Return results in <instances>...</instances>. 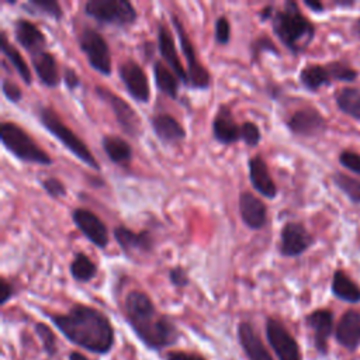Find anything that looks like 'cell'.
<instances>
[{
  "mask_svg": "<svg viewBox=\"0 0 360 360\" xmlns=\"http://www.w3.org/2000/svg\"><path fill=\"white\" fill-rule=\"evenodd\" d=\"M152 73H153V79L158 90L165 96H167L169 98L179 100L180 80L163 60H159V59L153 60Z\"/></svg>",
  "mask_w": 360,
  "mask_h": 360,
  "instance_id": "4316f807",
  "label": "cell"
},
{
  "mask_svg": "<svg viewBox=\"0 0 360 360\" xmlns=\"http://www.w3.org/2000/svg\"><path fill=\"white\" fill-rule=\"evenodd\" d=\"M150 128L155 136L165 145L179 143L187 136V131L181 122L169 112H156L152 115Z\"/></svg>",
  "mask_w": 360,
  "mask_h": 360,
  "instance_id": "44dd1931",
  "label": "cell"
},
{
  "mask_svg": "<svg viewBox=\"0 0 360 360\" xmlns=\"http://www.w3.org/2000/svg\"><path fill=\"white\" fill-rule=\"evenodd\" d=\"M352 31H353V35L360 39V18L354 21V24H353V27H352Z\"/></svg>",
  "mask_w": 360,
  "mask_h": 360,
  "instance_id": "816d5d0a",
  "label": "cell"
},
{
  "mask_svg": "<svg viewBox=\"0 0 360 360\" xmlns=\"http://www.w3.org/2000/svg\"><path fill=\"white\" fill-rule=\"evenodd\" d=\"M328 69L330 72L332 80H340V82H352L357 77V72L347 65L342 62H332L328 65Z\"/></svg>",
  "mask_w": 360,
  "mask_h": 360,
  "instance_id": "ab89813d",
  "label": "cell"
},
{
  "mask_svg": "<svg viewBox=\"0 0 360 360\" xmlns=\"http://www.w3.org/2000/svg\"><path fill=\"white\" fill-rule=\"evenodd\" d=\"M13 34L17 44L30 52V55L41 52L46 46V37L44 32L37 24L27 18H15L13 21Z\"/></svg>",
  "mask_w": 360,
  "mask_h": 360,
  "instance_id": "ffe728a7",
  "label": "cell"
},
{
  "mask_svg": "<svg viewBox=\"0 0 360 360\" xmlns=\"http://www.w3.org/2000/svg\"><path fill=\"white\" fill-rule=\"evenodd\" d=\"M77 46L86 55L87 63L93 70L103 76L111 75V51L103 34L90 25H84L77 34Z\"/></svg>",
  "mask_w": 360,
  "mask_h": 360,
  "instance_id": "52a82bcc",
  "label": "cell"
},
{
  "mask_svg": "<svg viewBox=\"0 0 360 360\" xmlns=\"http://www.w3.org/2000/svg\"><path fill=\"white\" fill-rule=\"evenodd\" d=\"M34 329H35V333H37V336L39 338V340L42 343V347H44L45 353L49 357H52L56 353V338H55V333L52 332V329L48 325H45L42 322H37Z\"/></svg>",
  "mask_w": 360,
  "mask_h": 360,
  "instance_id": "d590c367",
  "label": "cell"
},
{
  "mask_svg": "<svg viewBox=\"0 0 360 360\" xmlns=\"http://www.w3.org/2000/svg\"><path fill=\"white\" fill-rule=\"evenodd\" d=\"M339 162L346 169L360 174V155L352 150H343L339 156Z\"/></svg>",
  "mask_w": 360,
  "mask_h": 360,
  "instance_id": "7bdbcfd3",
  "label": "cell"
},
{
  "mask_svg": "<svg viewBox=\"0 0 360 360\" xmlns=\"http://www.w3.org/2000/svg\"><path fill=\"white\" fill-rule=\"evenodd\" d=\"M339 110L356 120H360V89L343 87L335 94Z\"/></svg>",
  "mask_w": 360,
  "mask_h": 360,
  "instance_id": "d6a6232c",
  "label": "cell"
},
{
  "mask_svg": "<svg viewBox=\"0 0 360 360\" xmlns=\"http://www.w3.org/2000/svg\"><path fill=\"white\" fill-rule=\"evenodd\" d=\"M336 339L338 342L349 349L354 350L360 345V312L347 311L340 318L336 326Z\"/></svg>",
  "mask_w": 360,
  "mask_h": 360,
  "instance_id": "d4e9b609",
  "label": "cell"
},
{
  "mask_svg": "<svg viewBox=\"0 0 360 360\" xmlns=\"http://www.w3.org/2000/svg\"><path fill=\"white\" fill-rule=\"evenodd\" d=\"M0 51L4 56V59H7L10 62V65L13 66V69L17 72V75L20 76L22 83H25L27 86H31V83H32L31 69H30L28 63L24 60L20 51L8 41L4 31L0 32Z\"/></svg>",
  "mask_w": 360,
  "mask_h": 360,
  "instance_id": "83f0119b",
  "label": "cell"
},
{
  "mask_svg": "<svg viewBox=\"0 0 360 360\" xmlns=\"http://www.w3.org/2000/svg\"><path fill=\"white\" fill-rule=\"evenodd\" d=\"M97 271V264L84 252H76L69 263V273L77 283H90Z\"/></svg>",
  "mask_w": 360,
  "mask_h": 360,
  "instance_id": "f546056e",
  "label": "cell"
},
{
  "mask_svg": "<svg viewBox=\"0 0 360 360\" xmlns=\"http://www.w3.org/2000/svg\"><path fill=\"white\" fill-rule=\"evenodd\" d=\"M124 314L135 335L152 350L172 346L180 338L174 322L160 314L150 297L143 291L132 290L127 294L124 300Z\"/></svg>",
  "mask_w": 360,
  "mask_h": 360,
  "instance_id": "7a4b0ae2",
  "label": "cell"
},
{
  "mask_svg": "<svg viewBox=\"0 0 360 360\" xmlns=\"http://www.w3.org/2000/svg\"><path fill=\"white\" fill-rule=\"evenodd\" d=\"M274 11H276V6L273 3H269L266 4L264 7H262L259 11H257V17L260 21H270L274 15Z\"/></svg>",
  "mask_w": 360,
  "mask_h": 360,
  "instance_id": "7dc6e473",
  "label": "cell"
},
{
  "mask_svg": "<svg viewBox=\"0 0 360 360\" xmlns=\"http://www.w3.org/2000/svg\"><path fill=\"white\" fill-rule=\"evenodd\" d=\"M305 322L314 332V343L316 350L322 354L326 353L328 339L333 328V314L328 309H316L307 316Z\"/></svg>",
  "mask_w": 360,
  "mask_h": 360,
  "instance_id": "cb8c5ba5",
  "label": "cell"
},
{
  "mask_svg": "<svg viewBox=\"0 0 360 360\" xmlns=\"http://www.w3.org/2000/svg\"><path fill=\"white\" fill-rule=\"evenodd\" d=\"M304 4L308 7V8H311L312 11H315V13H321L322 10H323V4L321 3V1H312V0H305L304 1Z\"/></svg>",
  "mask_w": 360,
  "mask_h": 360,
  "instance_id": "681fc988",
  "label": "cell"
},
{
  "mask_svg": "<svg viewBox=\"0 0 360 360\" xmlns=\"http://www.w3.org/2000/svg\"><path fill=\"white\" fill-rule=\"evenodd\" d=\"M31 63L42 86L48 89H56L60 84L62 76L58 69V60L52 52L44 49L31 55Z\"/></svg>",
  "mask_w": 360,
  "mask_h": 360,
  "instance_id": "7402d4cb",
  "label": "cell"
},
{
  "mask_svg": "<svg viewBox=\"0 0 360 360\" xmlns=\"http://www.w3.org/2000/svg\"><path fill=\"white\" fill-rule=\"evenodd\" d=\"M84 14L100 25L128 28L138 20V11L129 0H89Z\"/></svg>",
  "mask_w": 360,
  "mask_h": 360,
  "instance_id": "8992f818",
  "label": "cell"
},
{
  "mask_svg": "<svg viewBox=\"0 0 360 360\" xmlns=\"http://www.w3.org/2000/svg\"><path fill=\"white\" fill-rule=\"evenodd\" d=\"M248 172L249 180L255 191L266 198H276L278 194V188L269 172V166L262 155H255L248 160Z\"/></svg>",
  "mask_w": 360,
  "mask_h": 360,
  "instance_id": "d6986e66",
  "label": "cell"
},
{
  "mask_svg": "<svg viewBox=\"0 0 360 360\" xmlns=\"http://www.w3.org/2000/svg\"><path fill=\"white\" fill-rule=\"evenodd\" d=\"M166 360H205L204 357L194 354V353H187V352H170L166 357Z\"/></svg>",
  "mask_w": 360,
  "mask_h": 360,
  "instance_id": "bcb514c9",
  "label": "cell"
},
{
  "mask_svg": "<svg viewBox=\"0 0 360 360\" xmlns=\"http://www.w3.org/2000/svg\"><path fill=\"white\" fill-rule=\"evenodd\" d=\"M211 132L214 141L225 146L242 141V125L236 122L231 105L224 103L218 107L211 122Z\"/></svg>",
  "mask_w": 360,
  "mask_h": 360,
  "instance_id": "2e32d148",
  "label": "cell"
},
{
  "mask_svg": "<svg viewBox=\"0 0 360 360\" xmlns=\"http://www.w3.org/2000/svg\"><path fill=\"white\" fill-rule=\"evenodd\" d=\"M314 243V236L301 222H285L280 231L278 252L283 257H298Z\"/></svg>",
  "mask_w": 360,
  "mask_h": 360,
  "instance_id": "4fadbf2b",
  "label": "cell"
},
{
  "mask_svg": "<svg viewBox=\"0 0 360 360\" xmlns=\"http://www.w3.org/2000/svg\"><path fill=\"white\" fill-rule=\"evenodd\" d=\"M0 292H1V298H0L1 305L8 302L15 295V288L13 283H10L6 277L0 278Z\"/></svg>",
  "mask_w": 360,
  "mask_h": 360,
  "instance_id": "f6af8a7d",
  "label": "cell"
},
{
  "mask_svg": "<svg viewBox=\"0 0 360 360\" xmlns=\"http://www.w3.org/2000/svg\"><path fill=\"white\" fill-rule=\"evenodd\" d=\"M112 236L122 253L128 257H132L136 253L148 255L155 249V238L146 229L134 231L125 225H117L112 229Z\"/></svg>",
  "mask_w": 360,
  "mask_h": 360,
  "instance_id": "5bb4252c",
  "label": "cell"
},
{
  "mask_svg": "<svg viewBox=\"0 0 360 360\" xmlns=\"http://www.w3.org/2000/svg\"><path fill=\"white\" fill-rule=\"evenodd\" d=\"M101 146L107 158L118 166H128L134 158L132 146L128 141L117 135H104L101 138Z\"/></svg>",
  "mask_w": 360,
  "mask_h": 360,
  "instance_id": "484cf974",
  "label": "cell"
},
{
  "mask_svg": "<svg viewBox=\"0 0 360 360\" xmlns=\"http://www.w3.org/2000/svg\"><path fill=\"white\" fill-rule=\"evenodd\" d=\"M69 360H89V359L84 354L79 353V352H72L69 354Z\"/></svg>",
  "mask_w": 360,
  "mask_h": 360,
  "instance_id": "f907efd6",
  "label": "cell"
},
{
  "mask_svg": "<svg viewBox=\"0 0 360 360\" xmlns=\"http://www.w3.org/2000/svg\"><path fill=\"white\" fill-rule=\"evenodd\" d=\"M62 80H63V83H65V86H66V89H68L69 91H75V90H76L77 87H80V84H82L80 76H79L77 72H76L73 68H70V66H66V68L63 69Z\"/></svg>",
  "mask_w": 360,
  "mask_h": 360,
  "instance_id": "ee69618b",
  "label": "cell"
},
{
  "mask_svg": "<svg viewBox=\"0 0 360 360\" xmlns=\"http://www.w3.org/2000/svg\"><path fill=\"white\" fill-rule=\"evenodd\" d=\"M72 221L83 236L96 248L104 250L110 243L108 228L104 221L91 210L77 207L72 211Z\"/></svg>",
  "mask_w": 360,
  "mask_h": 360,
  "instance_id": "8fae6325",
  "label": "cell"
},
{
  "mask_svg": "<svg viewBox=\"0 0 360 360\" xmlns=\"http://www.w3.org/2000/svg\"><path fill=\"white\" fill-rule=\"evenodd\" d=\"M298 80L308 91H318L322 86H329L332 82L328 65H307L301 69Z\"/></svg>",
  "mask_w": 360,
  "mask_h": 360,
  "instance_id": "f1b7e54d",
  "label": "cell"
},
{
  "mask_svg": "<svg viewBox=\"0 0 360 360\" xmlns=\"http://www.w3.org/2000/svg\"><path fill=\"white\" fill-rule=\"evenodd\" d=\"M270 22L273 34L292 55L304 52L314 39V24L302 14L298 4L292 0H287L283 7L276 8Z\"/></svg>",
  "mask_w": 360,
  "mask_h": 360,
  "instance_id": "3957f363",
  "label": "cell"
},
{
  "mask_svg": "<svg viewBox=\"0 0 360 360\" xmlns=\"http://www.w3.org/2000/svg\"><path fill=\"white\" fill-rule=\"evenodd\" d=\"M39 186L42 187V190L51 197V198H62L66 195L68 190L66 186L63 184L62 180L56 179V177H44L39 179Z\"/></svg>",
  "mask_w": 360,
  "mask_h": 360,
  "instance_id": "74e56055",
  "label": "cell"
},
{
  "mask_svg": "<svg viewBox=\"0 0 360 360\" xmlns=\"http://www.w3.org/2000/svg\"><path fill=\"white\" fill-rule=\"evenodd\" d=\"M249 51H250V59L252 62H259L262 53L269 52V53H274V55H280V51L277 48V45L273 42V39L267 35H257L249 45Z\"/></svg>",
  "mask_w": 360,
  "mask_h": 360,
  "instance_id": "836d02e7",
  "label": "cell"
},
{
  "mask_svg": "<svg viewBox=\"0 0 360 360\" xmlns=\"http://www.w3.org/2000/svg\"><path fill=\"white\" fill-rule=\"evenodd\" d=\"M35 115L39 124L55 138L58 139L65 149H68L76 159L84 163L87 167L98 172L100 163L97 162L93 152L87 148L82 138H79L59 117V114L49 105L38 104L35 108Z\"/></svg>",
  "mask_w": 360,
  "mask_h": 360,
  "instance_id": "277c9868",
  "label": "cell"
},
{
  "mask_svg": "<svg viewBox=\"0 0 360 360\" xmlns=\"http://www.w3.org/2000/svg\"><path fill=\"white\" fill-rule=\"evenodd\" d=\"M266 338L278 360H302L297 340L278 319L267 318Z\"/></svg>",
  "mask_w": 360,
  "mask_h": 360,
  "instance_id": "7c38bea8",
  "label": "cell"
},
{
  "mask_svg": "<svg viewBox=\"0 0 360 360\" xmlns=\"http://www.w3.org/2000/svg\"><path fill=\"white\" fill-rule=\"evenodd\" d=\"M332 180L353 202L360 204V180H354L339 172L333 174Z\"/></svg>",
  "mask_w": 360,
  "mask_h": 360,
  "instance_id": "e575fe53",
  "label": "cell"
},
{
  "mask_svg": "<svg viewBox=\"0 0 360 360\" xmlns=\"http://www.w3.org/2000/svg\"><path fill=\"white\" fill-rule=\"evenodd\" d=\"M242 125V142L250 148H255L262 141V131L253 121H245Z\"/></svg>",
  "mask_w": 360,
  "mask_h": 360,
  "instance_id": "f35d334b",
  "label": "cell"
},
{
  "mask_svg": "<svg viewBox=\"0 0 360 360\" xmlns=\"http://www.w3.org/2000/svg\"><path fill=\"white\" fill-rule=\"evenodd\" d=\"M170 21H172V25H173V28L177 34L180 49H181V53H183V56L186 59V63H187L188 87L195 89V90H208L210 86H211V73L198 60V55H197V51L194 48V44L190 39L181 20L176 14H172Z\"/></svg>",
  "mask_w": 360,
  "mask_h": 360,
  "instance_id": "ba28073f",
  "label": "cell"
},
{
  "mask_svg": "<svg viewBox=\"0 0 360 360\" xmlns=\"http://www.w3.org/2000/svg\"><path fill=\"white\" fill-rule=\"evenodd\" d=\"M169 281L172 285L177 288H184L190 284V277L187 270L183 266H173L169 269Z\"/></svg>",
  "mask_w": 360,
  "mask_h": 360,
  "instance_id": "b9f144b4",
  "label": "cell"
},
{
  "mask_svg": "<svg viewBox=\"0 0 360 360\" xmlns=\"http://www.w3.org/2000/svg\"><path fill=\"white\" fill-rule=\"evenodd\" d=\"M214 41L218 45H228L231 41V22L226 15H219L214 22Z\"/></svg>",
  "mask_w": 360,
  "mask_h": 360,
  "instance_id": "8d00e7d4",
  "label": "cell"
},
{
  "mask_svg": "<svg viewBox=\"0 0 360 360\" xmlns=\"http://www.w3.org/2000/svg\"><path fill=\"white\" fill-rule=\"evenodd\" d=\"M238 210L242 222L252 231L263 229L269 221L267 205L252 191H240L238 197Z\"/></svg>",
  "mask_w": 360,
  "mask_h": 360,
  "instance_id": "e0dca14e",
  "label": "cell"
},
{
  "mask_svg": "<svg viewBox=\"0 0 360 360\" xmlns=\"http://www.w3.org/2000/svg\"><path fill=\"white\" fill-rule=\"evenodd\" d=\"M288 131L298 136H316L326 128V121L322 114L314 107H305L297 110L285 122Z\"/></svg>",
  "mask_w": 360,
  "mask_h": 360,
  "instance_id": "ac0fdd59",
  "label": "cell"
},
{
  "mask_svg": "<svg viewBox=\"0 0 360 360\" xmlns=\"http://www.w3.org/2000/svg\"><path fill=\"white\" fill-rule=\"evenodd\" d=\"M238 340L249 360H273L250 322L243 321L238 325Z\"/></svg>",
  "mask_w": 360,
  "mask_h": 360,
  "instance_id": "603a6c76",
  "label": "cell"
},
{
  "mask_svg": "<svg viewBox=\"0 0 360 360\" xmlns=\"http://www.w3.org/2000/svg\"><path fill=\"white\" fill-rule=\"evenodd\" d=\"M142 51H143L145 59L150 60L153 53H155V45L152 42H145V44H142Z\"/></svg>",
  "mask_w": 360,
  "mask_h": 360,
  "instance_id": "c3c4849f",
  "label": "cell"
},
{
  "mask_svg": "<svg viewBox=\"0 0 360 360\" xmlns=\"http://www.w3.org/2000/svg\"><path fill=\"white\" fill-rule=\"evenodd\" d=\"M20 7L28 14L45 15L56 21L63 18V8L60 3L56 0H30V1L21 3Z\"/></svg>",
  "mask_w": 360,
  "mask_h": 360,
  "instance_id": "1f68e13d",
  "label": "cell"
},
{
  "mask_svg": "<svg viewBox=\"0 0 360 360\" xmlns=\"http://www.w3.org/2000/svg\"><path fill=\"white\" fill-rule=\"evenodd\" d=\"M0 142L15 159L24 163L49 166L53 163L51 155L44 150L31 135L13 121H3L0 125Z\"/></svg>",
  "mask_w": 360,
  "mask_h": 360,
  "instance_id": "5b68a950",
  "label": "cell"
},
{
  "mask_svg": "<svg viewBox=\"0 0 360 360\" xmlns=\"http://www.w3.org/2000/svg\"><path fill=\"white\" fill-rule=\"evenodd\" d=\"M49 318L69 342L91 353L105 354L114 345L110 319L94 307L75 304L66 314H53Z\"/></svg>",
  "mask_w": 360,
  "mask_h": 360,
  "instance_id": "6da1fadb",
  "label": "cell"
},
{
  "mask_svg": "<svg viewBox=\"0 0 360 360\" xmlns=\"http://www.w3.org/2000/svg\"><path fill=\"white\" fill-rule=\"evenodd\" d=\"M118 76L125 86L127 93L141 104L150 100V84L143 68L134 59H125L118 65Z\"/></svg>",
  "mask_w": 360,
  "mask_h": 360,
  "instance_id": "30bf717a",
  "label": "cell"
},
{
  "mask_svg": "<svg viewBox=\"0 0 360 360\" xmlns=\"http://www.w3.org/2000/svg\"><path fill=\"white\" fill-rule=\"evenodd\" d=\"M156 34H158V51H159L162 59L169 66V69L177 76L180 83L184 86H188L187 69L183 68V63L180 60L172 31L163 21H160V22H158Z\"/></svg>",
  "mask_w": 360,
  "mask_h": 360,
  "instance_id": "9a60e30c",
  "label": "cell"
},
{
  "mask_svg": "<svg viewBox=\"0 0 360 360\" xmlns=\"http://www.w3.org/2000/svg\"><path fill=\"white\" fill-rule=\"evenodd\" d=\"M1 91H3V96L13 104L20 103L22 98V91H21L20 86L8 77L1 79Z\"/></svg>",
  "mask_w": 360,
  "mask_h": 360,
  "instance_id": "60d3db41",
  "label": "cell"
},
{
  "mask_svg": "<svg viewBox=\"0 0 360 360\" xmlns=\"http://www.w3.org/2000/svg\"><path fill=\"white\" fill-rule=\"evenodd\" d=\"M94 93L103 103H105L111 108V111H112L120 128L124 131V134H127L131 138L139 136V134L142 131V121H141V117L138 115V112L132 108V105L128 101H125L122 97L112 93L111 90H108L104 86L97 84L94 87Z\"/></svg>",
  "mask_w": 360,
  "mask_h": 360,
  "instance_id": "9c48e42d",
  "label": "cell"
},
{
  "mask_svg": "<svg viewBox=\"0 0 360 360\" xmlns=\"http://www.w3.org/2000/svg\"><path fill=\"white\" fill-rule=\"evenodd\" d=\"M332 292L347 302L360 301V287L342 270H336L332 278Z\"/></svg>",
  "mask_w": 360,
  "mask_h": 360,
  "instance_id": "4dcf8cb0",
  "label": "cell"
}]
</instances>
